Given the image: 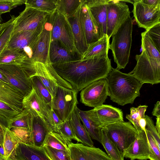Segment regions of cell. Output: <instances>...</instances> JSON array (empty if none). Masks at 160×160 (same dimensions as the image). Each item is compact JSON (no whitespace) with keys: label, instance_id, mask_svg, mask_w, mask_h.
<instances>
[{"label":"cell","instance_id":"ab89813d","mask_svg":"<svg viewBox=\"0 0 160 160\" xmlns=\"http://www.w3.org/2000/svg\"><path fill=\"white\" fill-rule=\"evenodd\" d=\"M68 120L63 122L57 127L53 131L60 134L68 145L71 142L72 139L78 142Z\"/></svg>","mask_w":160,"mask_h":160},{"label":"cell","instance_id":"7dc6e473","mask_svg":"<svg viewBox=\"0 0 160 160\" xmlns=\"http://www.w3.org/2000/svg\"><path fill=\"white\" fill-rule=\"evenodd\" d=\"M14 22L6 29L0 37V55L6 48L12 34L14 27Z\"/></svg>","mask_w":160,"mask_h":160},{"label":"cell","instance_id":"30bf717a","mask_svg":"<svg viewBox=\"0 0 160 160\" xmlns=\"http://www.w3.org/2000/svg\"><path fill=\"white\" fill-rule=\"evenodd\" d=\"M126 0H108L107 5V35L108 39L130 17V12Z\"/></svg>","mask_w":160,"mask_h":160},{"label":"cell","instance_id":"8d00e7d4","mask_svg":"<svg viewBox=\"0 0 160 160\" xmlns=\"http://www.w3.org/2000/svg\"><path fill=\"white\" fill-rule=\"evenodd\" d=\"M48 146L52 148L69 152L66 142L59 133L51 131L46 136L43 147Z\"/></svg>","mask_w":160,"mask_h":160},{"label":"cell","instance_id":"1f68e13d","mask_svg":"<svg viewBox=\"0 0 160 160\" xmlns=\"http://www.w3.org/2000/svg\"><path fill=\"white\" fill-rule=\"evenodd\" d=\"M85 2L83 0H57V10L68 19L73 16Z\"/></svg>","mask_w":160,"mask_h":160},{"label":"cell","instance_id":"f1b7e54d","mask_svg":"<svg viewBox=\"0 0 160 160\" xmlns=\"http://www.w3.org/2000/svg\"><path fill=\"white\" fill-rule=\"evenodd\" d=\"M22 142V140L16 133L6 128L2 144L5 160H13L15 158L16 147Z\"/></svg>","mask_w":160,"mask_h":160},{"label":"cell","instance_id":"ffe728a7","mask_svg":"<svg viewBox=\"0 0 160 160\" xmlns=\"http://www.w3.org/2000/svg\"><path fill=\"white\" fill-rule=\"evenodd\" d=\"M150 152L148 138L144 131L138 133L135 140L124 151V158L130 160L149 159Z\"/></svg>","mask_w":160,"mask_h":160},{"label":"cell","instance_id":"f546056e","mask_svg":"<svg viewBox=\"0 0 160 160\" xmlns=\"http://www.w3.org/2000/svg\"><path fill=\"white\" fill-rule=\"evenodd\" d=\"M69 122L78 142L90 147H93L94 143L91 138L78 115L74 112L70 119Z\"/></svg>","mask_w":160,"mask_h":160},{"label":"cell","instance_id":"d4e9b609","mask_svg":"<svg viewBox=\"0 0 160 160\" xmlns=\"http://www.w3.org/2000/svg\"><path fill=\"white\" fill-rule=\"evenodd\" d=\"M85 2L81 7V16L87 43L88 46L98 41L102 37L86 6Z\"/></svg>","mask_w":160,"mask_h":160},{"label":"cell","instance_id":"ba28073f","mask_svg":"<svg viewBox=\"0 0 160 160\" xmlns=\"http://www.w3.org/2000/svg\"><path fill=\"white\" fill-rule=\"evenodd\" d=\"M50 15L36 8L25 7V9L16 18L12 32L35 31L42 29Z\"/></svg>","mask_w":160,"mask_h":160},{"label":"cell","instance_id":"680465c9","mask_svg":"<svg viewBox=\"0 0 160 160\" xmlns=\"http://www.w3.org/2000/svg\"><path fill=\"white\" fill-rule=\"evenodd\" d=\"M2 19L1 17V15L0 14V23L2 22Z\"/></svg>","mask_w":160,"mask_h":160},{"label":"cell","instance_id":"74e56055","mask_svg":"<svg viewBox=\"0 0 160 160\" xmlns=\"http://www.w3.org/2000/svg\"><path fill=\"white\" fill-rule=\"evenodd\" d=\"M30 79L32 87L35 90L38 94L51 108L52 103V98L48 89L38 77L33 76Z\"/></svg>","mask_w":160,"mask_h":160},{"label":"cell","instance_id":"ac0fdd59","mask_svg":"<svg viewBox=\"0 0 160 160\" xmlns=\"http://www.w3.org/2000/svg\"><path fill=\"white\" fill-rule=\"evenodd\" d=\"M82 56L78 52L69 50L59 41H51L49 51V59L51 64L81 60Z\"/></svg>","mask_w":160,"mask_h":160},{"label":"cell","instance_id":"db71d44e","mask_svg":"<svg viewBox=\"0 0 160 160\" xmlns=\"http://www.w3.org/2000/svg\"><path fill=\"white\" fill-rule=\"evenodd\" d=\"M0 80L4 83L10 85L7 78L0 71Z\"/></svg>","mask_w":160,"mask_h":160},{"label":"cell","instance_id":"e0dca14e","mask_svg":"<svg viewBox=\"0 0 160 160\" xmlns=\"http://www.w3.org/2000/svg\"><path fill=\"white\" fill-rule=\"evenodd\" d=\"M43 28L35 31H27L12 32L6 48L22 52L28 49L32 50Z\"/></svg>","mask_w":160,"mask_h":160},{"label":"cell","instance_id":"3957f363","mask_svg":"<svg viewBox=\"0 0 160 160\" xmlns=\"http://www.w3.org/2000/svg\"><path fill=\"white\" fill-rule=\"evenodd\" d=\"M133 22L128 17L112 36V42L109 48L112 54L116 68L124 69L129 62L131 47Z\"/></svg>","mask_w":160,"mask_h":160},{"label":"cell","instance_id":"9c48e42d","mask_svg":"<svg viewBox=\"0 0 160 160\" xmlns=\"http://www.w3.org/2000/svg\"><path fill=\"white\" fill-rule=\"evenodd\" d=\"M34 62V70L32 77L37 76L39 78L49 92L52 99L58 87L73 89L71 85L58 74L51 63Z\"/></svg>","mask_w":160,"mask_h":160},{"label":"cell","instance_id":"7402d4cb","mask_svg":"<svg viewBox=\"0 0 160 160\" xmlns=\"http://www.w3.org/2000/svg\"><path fill=\"white\" fill-rule=\"evenodd\" d=\"M81 7L73 16L68 19L72 30L76 49L82 56L87 50L88 45L87 43L81 16Z\"/></svg>","mask_w":160,"mask_h":160},{"label":"cell","instance_id":"d6986e66","mask_svg":"<svg viewBox=\"0 0 160 160\" xmlns=\"http://www.w3.org/2000/svg\"><path fill=\"white\" fill-rule=\"evenodd\" d=\"M75 112L91 138L101 143V129L102 125L94 109L83 111L77 107Z\"/></svg>","mask_w":160,"mask_h":160},{"label":"cell","instance_id":"44dd1931","mask_svg":"<svg viewBox=\"0 0 160 160\" xmlns=\"http://www.w3.org/2000/svg\"><path fill=\"white\" fill-rule=\"evenodd\" d=\"M108 0H85L89 10L101 35H107V5Z\"/></svg>","mask_w":160,"mask_h":160},{"label":"cell","instance_id":"8fae6325","mask_svg":"<svg viewBox=\"0 0 160 160\" xmlns=\"http://www.w3.org/2000/svg\"><path fill=\"white\" fill-rule=\"evenodd\" d=\"M22 105L23 109H26L32 115L39 116L51 131H54L51 108L33 88L31 92L24 97Z\"/></svg>","mask_w":160,"mask_h":160},{"label":"cell","instance_id":"d6a6232c","mask_svg":"<svg viewBox=\"0 0 160 160\" xmlns=\"http://www.w3.org/2000/svg\"><path fill=\"white\" fill-rule=\"evenodd\" d=\"M28 58L23 52L6 48L0 55V65H21Z\"/></svg>","mask_w":160,"mask_h":160},{"label":"cell","instance_id":"6f0895ef","mask_svg":"<svg viewBox=\"0 0 160 160\" xmlns=\"http://www.w3.org/2000/svg\"><path fill=\"white\" fill-rule=\"evenodd\" d=\"M0 160H5L4 156H0Z\"/></svg>","mask_w":160,"mask_h":160},{"label":"cell","instance_id":"7c38bea8","mask_svg":"<svg viewBox=\"0 0 160 160\" xmlns=\"http://www.w3.org/2000/svg\"><path fill=\"white\" fill-rule=\"evenodd\" d=\"M109 91L106 78L95 81L82 89L80 93V101L86 106L96 108L104 103Z\"/></svg>","mask_w":160,"mask_h":160},{"label":"cell","instance_id":"4dcf8cb0","mask_svg":"<svg viewBox=\"0 0 160 160\" xmlns=\"http://www.w3.org/2000/svg\"><path fill=\"white\" fill-rule=\"evenodd\" d=\"M148 106L141 105L137 108H131L130 113L127 114L126 118L132 124L137 130L138 133L145 131L146 126L145 112Z\"/></svg>","mask_w":160,"mask_h":160},{"label":"cell","instance_id":"484cf974","mask_svg":"<svg viewBox=\"0 0 160 160\" xmlns=\"http://www.w3.org/2000/svg\"><path fill=\"white\" fill-rule=\"evenodd\" d=\"M24 96L12 85L0 80V100L21 112L23 109L22 101Z\"/></svg>","mask_w":160,"mask_h":160},{"label":"cell","instance_id":"bcb514c9","mask_svg":"<svg viewBox=\"0 0 160 160\" xmlns=\"http://www.w3.org/2000/svg\"><path fill=\"white\" fill-rule=\"evenodd\" d=\"M146 121L145 129L152 136L158 148L160 149V135L158 132L152 119L147 115L145 116Z\"/></svg>","mask_w":160,"mask_h":160},{"label":"cell","instance_id":"8992f818","mask_svg":"<svg viewBox=\"0 0 160 160\" xmlns=\"http://www.w3.org/2000/svg\"><path fill=\"white\" fill-rule=\"evenodd\" d=\"M48 20L52 26L51 41H59L69 50L78 52L75 46L72 30L68 19L56 10L49 16Z\"/></svg>","mask_w":160,"mask_h":160},{"label":"cell","instance_id":"277c9868","mask_svg":"<svg viewBox=\"0 0 160 160\" xmlns=\"http://www.w3.org/2000/svg\"><path fill=\"white\" fill-rule=\"evenodd\" d=\"M135 56L137 63L128 73L142 84L152 85L160 82V62L149 56L144 49Z\"/></svg>","mask_w":160,"mask_h":160},{"label":"cell","instance_id":"7a4b0ae2","mask_svg":"<svg viewBox=\"0 0 160 160\" xmlns=\"http://www.w3.org/2000/svg\"><path fill=\"white\" fill-rule=\"evenodd\" d=\"M106 79L110 99L119 105L132 104L140 95L143 84L129 73L112 68Z\"/></svg>","mask_w":160,"mask_h":160},{"label":"cell","instance_id":"d590c367","mask_svg":"<svg viewBox=\"0 0 160 160\" xmlns=\"http://www.w3.org/2000/svg\"><path fill=\"white\" fill-rule=\"evenodd\" d=\"M25 4V7L36 8L50 14L58 7L57 0H26Z\"/></svg>","mask_w":160,"mask_h":160},{"label":"cell","instance_id":"5bb4252c","mask_svg":"<svg viewBox=\"0 0 160 160\" xmlns=\"http://www.w3.org/2000/svg\"><path fill=\"white\" fill-rule=\"evenodd\" d=\"M133 16L139 27L146 30L160 23V7L150 6L134 0Z\"/></svg>","mask_w":160,"mask_h":160},{"label":"cell","instance_id":"11a10c76","mask_svg":"<svg viewBox=\"0 0 160 160\" xmlns=\"http://www.w3.org/2000/svg\"><path fill=\"white\" fill-rule=\"evenodd\" d=\"M156 123L155 128L159 134L160 135V118H156Z\"/></svg>","mask_w":160,"mask_h":160},{"label":"cell","instance_id":"52a82bcc","mask_svg":"<svg viewBox=\"0 0 160 160\" xmlns=\"http://www.w3.org/2000/svg\"><path fill=\"white\" fill-rule=\"evenodd\" d=\"M78 92L73 89L59 86L52 99V109L63 122L68 120L78 104Z\"/></svg>","mask_w":160,"mask_h":160},{"label":"cell","instance_id":"c3c4849f","mask_svg":"<svg viewBox=\"0 0 160 160\" xmlns=\"http://www.w3.org/2000/svg\"><path fill=\"white\" fill-rule=\"evenodd\" d=\"M9 121L0 115V145H2L4 134L6 128H8Z\"/></svg>","mask_w":160,"mask_h":160},{"label":"cell","instance_id":"60d3db41","mask_svg":"<svg viewBox=\"0 0 160 160\" xmlns=\"http://www.w3.org/2000/svg\"><path fill=\"white\" fill-rule=\"evenodd\" d=\"M44 150L52 160H72L69 152L57 149L48 146L43 147Z\"/></svg>","mask_w":160,"mask_h":160},{"label":"cell","instance_id":"e575fe53","mask_svg":"<svg viewBox=\"0 0 160 160\" xmlns=\"http://www.w3.org/2000/svg\"><path fill=\"white\" fill-rule=\"evenodd\" d=\"M32 117L29 112L23 109L17 116L9 120L8 128H23L29 130Z\"/></svg>","mask_w":160,"mask_h":160},{"label":"cell","instance_id":"cb8c5ba5","mask_svg":"<svg viewBox=\"0 0 160 160\" xmlns=\"http://www.w3.org/2000/svg\"><path fill=\"white\" fill-rule=\"evenodd\" d=\"M31 115V122L29 130L30 143L38 147H43L46 136L51 131L39 116Z\"/></svg>","mask_w":160,"mask_h":160},{"label":"cell","instance_id":"836d02e7","mask_svg":"<svg viewBox=\"0 0 160 160\" xmlns=\"http://www.w3.org/2000/svg\"><path fill=\"white\" fill-rule=\"evenodd\" d=\"M101 143L109 157L114 160H124L123 155L102 128L101 129Z\"/></svg>","mask_w":160,"mask_h":160},{"label":"cell","instance_id":"f907efd6","mask_svg":"<svg viewBox=\"0 0 160 160\" xmlns=\"http://www.w3.org/2000/svg\"><path fill=\"white\" fill-rule=\"evenodd\" d=\"M51 112L52 119L54 128V131L55 129L63 122L60 119L52 109H51Z\"/></svg>","mask_w":160,"mask_h":160},{"label":"cell","instance_id":"f35d334b","mask_svg":"<svg viewBox=\"0 0 160 160\" xmlns=\"http://www.w3.org/2000/svg\"><path fill=\"white\" fill-rule=\"evenodd\" d=\"M141 48L148 55L160 62V52L156 48L152 40L145 31L141 33Z\"/></svg>","mask_w":160,"mask_h":160},{"label":"cell","instance_id":"681fc988","mask_svg":"<svg viewBox=\"0 0 160 160\" xmlns=\"http://www.w3.org/2000/svg\"><path fill=\"white\" fill-rule=\"evenodd\" d=\"M16 17L13 16L7 22L0 23V37L4 33L6 29L14 21Z\"/></svg>","mask_w":160,"mask_h":160},{"label":"cell","instance_id":"9f6ffc18","mask_svg":"<svg viewBox=\"0 0 160 160\" xmlns=\"http://www.w3.org/2000/svg\"><path fill=\"white\" fill-rule=\"evenodd\" d=\"M0 154L4 156V149L2 145H0Z\"/></svg>","mask_w":160,"mask_h":160},{"label":"cell","instance_id":"4fadbf2b","mask_svg":"<svg viewBox=\"0 0 160 160\" xmlns=\"http://www.w3.org/2000/svg\"><path fill=\"white\" fill-rule=\"evenodd\" d=\"M0 71L6 77L9 84L21 92L24 97L32 90L30 79L21 65H0Z\"/></svg>","mask_w":160,"mask_h":160},{"label":"cell","instance_id":"ee69618b","mask_svg":"<svg viewBox=\"0 0 160 160\" xmlns=\"http://www.w3.org/2000/svg\"><path fill=\"white\" fill-rule=\"evenodd\" d=\"M145 32L149 37L156 48L160 52V23L146 30Z\"/></svg>","mask_w":160,"mask_h":160},{"label":"cell","instance_id":"5b68a950","mask_svg":"<svg viewBox=\"0 0 160 160\" xmlns=\"http://www.w3.org/2000/svg\"><path fill=\"white\" fill-rule=\"evenodd\" d=\"M101 128L105 131L123 155L125 150L138 135L137 130L129 122L123 121L103 125Z\"/></svg>","mask_w":160,"mask_h":160},{"label":"cell","instance_id":"6da1fadb","mask_svg":"<svg viewBox=\"0 0 160 160\" xmlns=\"http://www.w3.org/2000/svg\"><path fill=\"white\" fill-rule=\"evenodd\" d=\"M52 65L58 74L78 92L95 81L106 78L112 68L108 55Z\"/></svg>","mask_w":160,"mask_h":160},{"label":"cell","instance_id":"7bdbcfd3","mask_svg":"<svg viewBox=\"0 0 160 160\" xmlns=\"http://www.w3.org/2000/svg\"><path fill=\"white\" fill-rule=\"evenodd\" d=\"M21 112L6 103L0 100V115L10 120L19 114Z\"/></svg>","mask_w":160,"mask_h":160},{"label":"cell","instance_id":"9a60e30c","mask_svg":"<svg viewBox=\"0 0 160 160\" xmlns=\"http://www.w3.org/2000/svg\"><path fill=\"white\" fill-rule=\"evenodd\" d=\"M51 24L48 19L43 30L39 35L32 49L31 59L34 62L50 63L49 59V51L51 41Z\"/></svg>","mask_w":160,"mask_h":160},{"label":"cell","instance_id":"b9f144b4","mask_svg":"<svg viewBox=\"0 0 160 160\" xmlns=\"http://www.w3.org/2000/svg\"><path fill=\"white\" fill-rule=\"evenodd\" d=\"M146 133L149 144L150 160H160V149L156 143L152 136L149 132L145 129Z\"/></svg>","mask_w":160,"mask_h":160},{"label":"cell","instance_id":"816d5d0a","mask_svg":"<svg viewBox=\"0 0 160 160\" xmlns=\"http://www.w3.org/2000/svg\"><path fill=\"white\" fill-rule=\"evenodd\" d=\"M140 1L149 6L160 7V0H140Z\"/></svg>","mask_w":160,"mask_h":160},{"label":"cell","instance_id":"f5cc1de1","mask_svg":"<svg viewBox=\"0 0 160 160\" xmlns=\"http://www.w3.org/2000/svg\"><path fill=\"white\" fill-rule=\"evenodd\" d=\"M153 116L157 118H160V102L158 101L154 105V108L152 112Z\"/></svg>","mask_w":160,"mask_h":160},{"label":"cell","instance_id":"f6af8a7d","mask_svg":"<svg viewBox=\"0 0 160 160\" xmlns=\"http://www.w3.org/2000/svg\"><path fill=\"white\" fill-rule=\"evenodd\" d=\"M26 0H0V14L10 12L14 7L25 4Z\"/></svg>","mask_w":160,"mask_h":160},{"label":"cell","instance_id":"2e32d148","mask_svg":"<svg viewBox=\"0 0 160 160\" xmlns=\"http://www.w3.org/2000/svg\"><path fill=\"white\" fill-rule=\"evenodd\" d=\"M68 148L72 160H114L98 148L71 142Z\"/></svg>","mask_w":160,"mask_h":160},{"label":"cell","instance_id":"91938a15","mask_svg":"<svg viewBox=\"0 0 160 160\" xmlns=\"http://www.w3.org/2000/svg\"><path fill=\"white\" fill-rule=\"evenodd\" d=\"M2 156L1 155V154H0V156Z\"/></svg>","mask_w":160,"mask_h":160},{"label":"cell","instance_id":"603a6c76","mask_svg":"<svg viewBox=\"0 0 160 160\" xmlns=\"http://www.w3.org/2000/svg\"><path fill=\"white\" fill-rule=\"evenodd\" d=\"M15 158L13 160H52L43 147L20 142L16 148Z\"/></svg>","mask_w":160,"mask_h":160},{"label":"cell","instance_id":"83f0119b","mask_svg":"<svg viewBox=\"0 0 160 160\" xmlns=\"http://www.w3.org/2000/svg\"><path fill=\"white\" fill-rule=\"evenodd\" d=\"M109 45V39L108 36L104 35L98 41L88 45L87 50L82 56L81 60L108 55Z\"/></svg>","mask_w":160,"mask_h":160},{"label":"cell","instance_id":"4316f807","mask_svg":"<svg viewBox=\"0 0 160 160\" xmlns=\"http://www.w3.org/2000/svg\"><path fill=\"white\" fill-rule=\"evenodd\" d=\"M93 109L102 126L124 121L123 112L119 108L102 104Z\"/></svg>","mask_w":160,"mask_h":160}]
</instances>
